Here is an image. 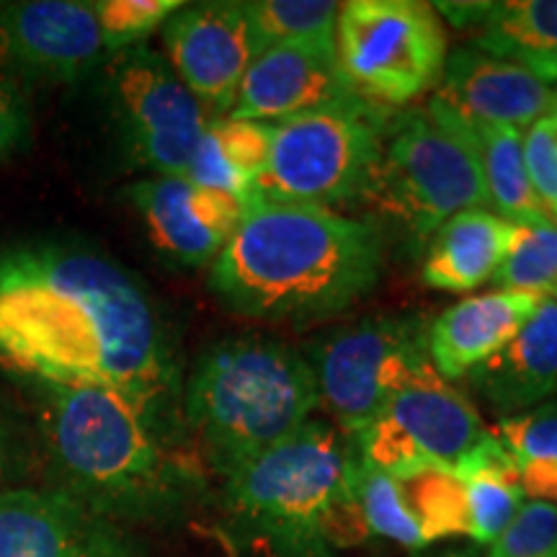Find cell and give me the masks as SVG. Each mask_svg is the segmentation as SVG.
<instances>
[{
  "mask_svg": "<svg viewBox=\"0 0 557 557\" xmlns=\"http://www.w3.org/2000/svg\"><path fill=\"white\" fill-rule=\"evenodd\" d=\"M393 478L398 480L403 500L426 545L451 534H470L468 487L455 472L442 465H423Z\"/></svg>",
  "mask_w": 557,
  "mask_h": 557,
  "instance_id": "cell-25",
  "label": "cell"
},
{
  "mask_svg": "<svg viewBox=\"0 0 557 557\" xmlns=\"http://www.w3.org/2000/svg\"><path fill=\"white\" fill-rule=\"evenodd\" d=\"M364 197L418 240L465 209L485 207L475 127L436 99L408 111L382 148Z\"/></svg>",
  "mask_w": 557,
  "mask_h": 557,
  "instance_id": "cell-6",
  "label": "cell"
},
{
  "mask_svg": "<svg viewBox=\"0 0 557 557\" xmlns=\"http://www.w3.org/2000/svg\"><path fill=\"white\" fill-rule=\"evenodd\" d=\"M11 468H13V438H11L9 423H5L3 416H0V493H3L5 480L11 478Z\"/></svg>",
  "mask_w": 557,
  "mask_h": 557,
  "instance_id": "cell-33",
  "label": "cell"
},
{
  "mask_svg": "<svg viewBox=\"0 0 557 557\" xmlns=\"http://www.w3.org/2000/svg\"><path fill=\"white\" fill-rule=\"evenodd\" d=\"M487 557H557V504L529 500Z\"/></svg>",
  "mask_w": 557,
  "mask_h": 557,
  "instance_id": "cell-29",
  "label": "cell"
},
{
  "mask_svg": "<svg viewBox=\"0 0 557 557\" xmlns=\"http://www.w3.org/2000/svg\"><path fill=\"white\" fill-rule=\"evenodd\" d=\"M103 39L90 3H0V73L70 83L101 62Z\"/></svg>",
  "mask_w": 557,
  "mask_h": 557,
  "instance_id": "cell-12",
  "label": "cell"
},
{
  "mask_svg": "<svg viewBox=\"0 0 557 557\" xmlns=\"http://www.w3.org/2000/svg\"><path fill=\"white\" fill-rule=\"evenodd\" d=\"M380 120L374 103L357 101L276 122L250 197L329 207L364 194L382 152Z\"/></svg>",
  "mask_w": 557,
  "mask_h": 557,
  "instance_id": "cell-7",
  "label": "cell"
},
{
  "mask_svg": "<svg viewBox=\"0 0 557 557\" xmlns=\"http://www.w3.org/2000/svg\"><path fill=\"white\" fill-rule=\"evenodd\" d=\"M455 475L468 487L470 537L493 545L524 506L517 465L491 431L485 442L459 459Z\"/></svg>",
  "mask_w": 557,
  "mask_h": 557,
  "instance_id": "cell-22",
  "label": "cell"
},
{
  "mask_svg": "<svg viewBox=\"0 0 557 557\" xmlns=\"http://www.w3.org/2000/svg\"><path fill=\"white\" fill-rule=\"evenodd\" d=\"M336 54L357 96L400 107L442 78L447 32L421 0H348L336 21Z\"/></svg>",
  "mask_w": 557,
  "mask_h": 557,
  "instance_id": "cell-8",
  "label": "cell"
},
{
  "mask_svg": "<svg viewBox=\"0 0 557 557\" xmlns=\"http://www.w3.org/2000/svg\"><path fill=\"white\" fill-rule=\"evenodd\" d=\"M0 557H139L120 524L58 487L0 493Z\"/></svg>",
  "mask_w": 557,
  "mask_h": 557,
  "instance_id": "cell-13",
  "label": "cell"
},
{
  "mask_svg": "<svg viewBox=\"0 0 557 557\" xmlns=\"http://www.w3.org/2000/svg\"><path fill=\"white\" fill-rule=\"evenodd\" d=\"M156 246L189 267L214 261L238 227L243 205L227 194L201 189L186 176H158L132 189Z\"/></svg>",
  "mask_w": 557,
  "mask_h": 557,
  "instance_id": "cell-16",
  "label": "cell"
},
{
  "mask_svg": "<svg viewBox=\"0 0 557 557\" xmlns=\"http://www.w3.org/2000/svg\"><path fill=\"white\" fill-rule=\"evenodd\" d=\"M107 83L111 107L139 163L160 176H186L212 116L169 60L135 45L114 54Z\"/></svg>",
  "mask_w": 557,
  "mask_h": 557,
  "instance_id": "cell-10",
  "label": "cell"
},
{
  "mask_svg": "<svg viewBox=\"0 0 557 557\" xmlns=\"http://www.w3.org/2000/svg\"><path fill=\"white\" fill-rule=\"evenodd\" d=\"M357 101L364 99L348 86L336 45L289 41L267 47L253 60L227 120L284 122Z\"/></svg>",
  "mask_w": 557,
  "mask_h": 557,
  "instance_id": "cell-14",
  "label": "cell"
},
{
  "mask_svg": "<svg viewBox=\"0 0 557 557\" xmlns=\"http://www.w3.org/2000/svg\"><path fill=\"white\" fill-rule=\"evenodd\" d=\"M380 269L382 240L369 222L250 197L212 263V289L243 315L312 320L346 310Z\"/></svg>",
  "mask_w": 557,
  "mask_h": 557,
  "instance_id": "cell-3",
  "label": "cell"
},
{
  "mask_svg": "<svg viewBox=\"0 0 557 557\" xmlns=\"http://www.w3.org/2000/svg\"><path fill=\"white\" fill-rule=\"evenodd\" d=\"M0 367L39 387L178 400V367L150 297L86 248L0 250Z\"/></svg>",
  "mask_w": 557,
  "mask_h": 557,
  "instance_id": "cell-1",
  "label": "cell"
},
{
  "mask_svg": "<svg viewBox=\"0 0 557 557\" xmlns=\"http://www.w3.org/2000/svg\"><path fill=\"white\" fill-rule=\"evenodd\" d=\"M32 135V103L24 83L0 73V160L13 156Z\"/></svg>",
  "mask_w": 557,
  "mask_h": 557,
  "instance_id": "cell-32",
  "label": "cell"
},
{
  "mask_svg": "<svg viewBox=\"0 0 557 557\" xmlns=\"http://www.w3.org/2000/svg\"><path fill=\"white\" fill-rule=\"evenodd\" d=\"M542 297L498 289L462 299L429 325V359L438 377L459 380L524 329Z\"/></svg>",
  "mask_w": 557,
  "mask_h": 557,
  "instance_id": "cell-17",
  "label": "cell"
},
{
  "mask_svg": "<svg viewBox=\"0 0 557 557\" xmlns=\"http://www.w3.org/2000/svg\"><path fill=\"white\" fill-rule=\"evenodd\" d=\"M496 438L517 465L524 496L557 504V406L542 403L537 408L504 416Z\"/></svg>",
  "mask_w": 557,
  "mask_h": 557,
  "instance_id": "cell-24",
  "label": "cell"
},
{
  "mask_svg": "<svg viewBox=\"0 0 557 557\" xmlns=\"http://www.w3.org/2000/svg\"><path fill=\"white\" fill-rule=\"evenodd\" d=\"M209 135L214 137L222 156L235 171L243 173L250 184L263 176L269 163L271 139H274V124L269 122H246V120H212Z\"/></svg>",
  "mask_w": 557,
  "mask_h": 557,
  "instance_id": "cell-30",
  "label": "cell"
},
{
  "mask_svg": "<svg viewBox=\"0 0 557 557\" xmlns=\"http://www.w3.org/2000/svg\"><path fill=\"white\" fill-rule=\"evenodd\" d=\"M382 418L400 429L429 462L451 472L459 459L491 434L472 403L438 377L436 369L403 387Z\"/></svg>",
  "mask_w": 557,
  "mask_h": 557,
  "instance_id": "cell-19",
  "label": "cell"
},
{
  "mask_svg": "<svg viewBox=\"0 0 557 557\" xmlns=\"http://www.w3.org/2000/svg\"><path fill=\"white\" fill-rule=\"evenodd\" d=\"M475 50L517 62L553 86L557 83V0L491 3L475 26Z\"/></svg>",
  "mask_w": 557,
  "mask_h": 557,
  "instance_id": "cell-21",
  "label": "cell"
},
{
  "mask_svg": "<svg viewBox=\"0 0 557 557\" xmlns=\"http://www.w3.org/2000/svg\"><path fill=\"white\" fill-rule=\"evenodd\" d=\"M47 459L67 493L114 524L171 521L207 493L181 400L111 387H39Z\"/></svg>",
  "mask_w": 557,
  "mask_h": 557,
  "instance_id": "cell-2",
  "label": "cell"
},
{
  "mask_svg": "<svg viewBox=\"0 0 557 557\" xmlns=\"http://www.w3.org/2000/svg\"><path fill=\"white\" fill-rule=\"evenodd\" d=\"M320 389L310 361L274 338H227L194 367L181 410L207 472L227 478L310 421Z\"/></svg>",
  "mask_w": 557,
  "mask_h": 557,
  "instance_id": "cell-5",
  "label": "cell"
},
{
  "mask_svg": "<svg viewBox=\"0 0 557 557\" xmlns=\"http://www.w3.org/2000/svg\"><path fill=\"white\" fill-rule=\"evenodd\" d=\"M181 5V0H96L90 9L99 21L103 50L122 52L163 26Z\"/></svg>",
  "mask_w": 557,
  "mask_h": 557,
  "instance_id": "cell-28",
  "label": "cell"
},
{
  "mask_svg": "<svg viewBox=\"0 0 557 557\" xmlns=\"http://www.w3.org/2000/svg\"><path fill=\"white\" fill-rule=\"evenodd\" d=\"M524 165L532 189L549 212H557V111L529 124Z\"/></svg>",
  "mask_w": 557,
  "mask_h": 557,
  "instance_id": "cell-31",
  "label": "cell"
},
{
  "mask_svg": "<svg viewBox=\"0 0 557 557\" xmlns=\"http://www.w3.org/2000/svg\"><path fill=\"white\" fill-rule=\"evenodd\" d=\"M348 442L308 421L222 478L230 529L267 557H336L369 527L346 478Z\"/></svg>",
  "mask_w": 557,
  "mask_h": 557,
  "instance_id": "cell-4",
  "label": "cell"
},
{
  "mask_svg": "<svg viewBox=\"0 0 557 557\" xmlns=\"http://www.w3.org/2000/svg\"><path fill=\"white\" fill-rule=\"evenodd\" d=\"M475 137L483 163L487 205L519 227H532L553 218L532 189L524 165L521 129L508 124H475Z\"/></svg>",
  "mask_w": 557,
  "mask_h": 557,
  "instance_id": "cell-23",
  "label": "cell"
},
{
  "mask_svg": "<svg viewBox=\"0 0 557 557\" xmlns=\"http://www.w3.org/2000/svg\"><path fill=\"white\" fill-rule=\"evenodd\" d=\"M517 227L485 207L455 214L434 233L423 261V282L442 292H468L491 282L508 256Z\"/></svg>",
  "mask_w": 557,
  "mask_h": 557,
  "instance_id": "cell-20",
  "label": "cell"
},
{
  "mask_svg": "<svg viewBox=\"0 0 557 557\" xmlns=\"http://www.w3.org/2000/svg\"><path fill=\"white\" fill-rule=\"evenodd\" d=\"M434 99L472 124L527 127L557 111V88L517 62L498 60L475 47L447 58Z\"/></svg>",
  "mask_w": 557,
  "mask_h": 557,
  "instance_id": "cell-15",
  "label": "cell"
},
{
  "mask_svg": "<svg viewBox=\"0 0 557 557\" xmlns=\"http://www.w3.org/2000/svg\"><path fill=\"white\" fill-rule=\"evenodd\" d=\"M555 218H557V212H555Z\"/></svg>",
  "mask_w": 557,
  "mask_h": 557,
  "instance_id": "cell-34",
  "label": "cell"
},
{
  "mask_svg": "<svg viewBox=\"0 0 557 557\" xmlns=\"http://www.w3.org/2000/svg\"><path fill=\"white\" fill-rule=\"evenodd\" d=\"M165 60L212 120L230 114L248 67L263 52L246 3L181 5L163 24Z\"/></svg>",
  "mask_w": 557,
  "mask_h": 557,
  "instance_id": "cell-11",
  "label": "cell"
},
{
  "mask_svg": "<svg viewBox=\"0 0 557 557\" xmlns=\"http://www.w3.org/2000/svg\"><path fill=\"white\" fill-rule=\"evenodd\" d=\"M491 282L500 289L557 299V225L553 220L517 227L508 256Z\"/></svg>",
  "mask_w": 557,
  "mask_h": 557,
  "instance_id": "cell-27",
  "label": "cell"
},
{
  "mask_svg": "<svg viewBox=\"0 0 557 557\" xmlns=\"http://www.w3.org/2000/svg\"><path fill=\"white\" fill-rule=\"evenodd\" d=\"M468 380L504 416L537 408L557 393V299H542L524 329L472 369Z\"/></svg>",
  "mask_w": 557,
  "mask_h": 557,
  "instance_id": "cell-18",
  "label": "cell"
},
{
  "mask_svg": "<svg viewBox=\"0 0 557 557\" xmlns=\"http://www.w3.org/2000/svg\"><path fill=\"white\" fill-rule=\"evenodd\" d=\"M261 47L308 41L336 45V21L341 3L333 0H253L246 3Z\"/></svg>",
  "mask_w": 557,
  "mask_h": 557,
  "instance_id": "cell-26",
  "label": "cell"
},
{
  "mask_svg": "<svg viewBox=\"0 0 557 557\" xmlns=\"http://www.w3.org/2000/svg\"><path fill=\"white\" fill-rule=\"evenodd\" d=\"M320 403L346 434L385 416L403 387L434 369L421 318H367L320 341L312 351Z\"/></svg>",
  "mask_w": 557,
  "mask_h": 557,
  "instance_id": "cell-9",
  "label": "cell"
}]
</instances>
